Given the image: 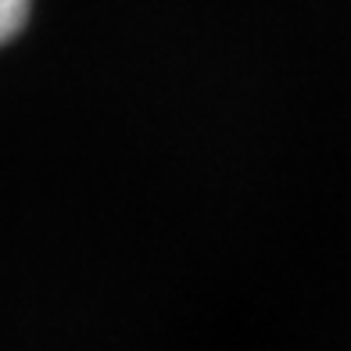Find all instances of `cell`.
Instances as JSON below:
<instances>
[{
	"mask_svg": "<svg viewBox=\"0 0 351 351\" xmlns=\"http://www.w3.org/2000/svg\"><path fill=\"white\" fill-rule=\"evenodd\" d=\"M33 14V0H0V47L11 43Z\"/></svg>",
	"mask_w": 351,
	"mask_h": 351,
	"instance_id": "obj_1",
	"label": "cell"
}]
</instances>
